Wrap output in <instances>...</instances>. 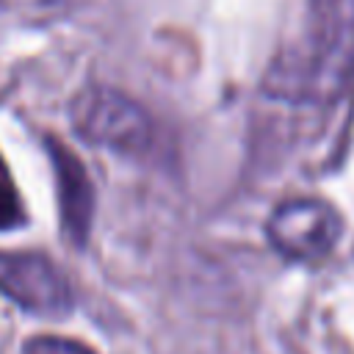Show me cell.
Segmentation results:
<instances>
[{"instance_id":"1","label":"cell","mask_w":354,"mask_h":354,"mask_svg":"<svg viewBox=\"0 0 354 354\" xmlns=\"http://www.w3.org/2000/svg\"><path fill=\"white\" fill-rule=\"evenodd\" d=\"M69 119L75 133L94 147L138 155L152 144L149 113L127 94L108 86L83 88L69 105Z\"/></svg>"},{"instance_id":"2","label":"cell","mask_w":354,"mask_h":354,"mask_svg":"<svg viewBox=\"0 0 354 354\" xmlns=\"http://www.w3.org/2000/svg\"><path fill=\"white\" fill-rule=\"evenodd\" d=\"M0 293L44 318H61L75 304L69 279L41 252H0Z\"/></svg>"},{"instance_id":"3","label":"cell","mask_w":354,"mask_h":354,"mask_svg":"<svg viewBox=\"0 0 354 354\" xmlns=\"http://www.w3.org/2000/svg\"><path fill=\"white\" fill-rule=\"evenodd\" d=\"M343 232L340 213L324 199L299 196L282 202L268 218L271 243L293 260H318L329 254Z\"/></svg>"},{"instance_id":"4","label":"cell","mask_w":354,"mask_h":354,"mask_svg":"<svg viewBox=\"0 0 354 354\" xmlns=\"http://www.w3.org/2000/svg\"><path fill=\"white\" fill-rule=\"evenodd\" d=\"M55 185H58V210H61V227L64 235L75 243L83 246L91 232V218H94V188L88 180V171L83 160L61 141L47 136L44 138Z\"/></svg>"},{"instance_id":"5","label":"cell","mask_w":354,"mask_h":354,"mask_svg":"<svg viewBox=\"0 0 354 354\" xmlns=\"http://www.w3.org/2000/svg\"><path fill=\"white\" fill-rule=\"evenodd\" d=\"M25 205L22 196L17 191V183L11 177V169L6 163V158L0 155V232L17 230L25 224Z\"/></svg>"},{"instance_id":"6","label":"cell","mask_w":354,"mask_h":354,"mask_svg":"<svg viewBox=\"0 0 354 354\" xmlns=\"http://www.w3.org/2000/svg\"><path fill=\"white\" fill-rule=\"evenodd\" d=\"M22 354H94L88 346L69 340V337H53V335H39L30 337L22 348Z\"/></svg>"}]
</instances>
